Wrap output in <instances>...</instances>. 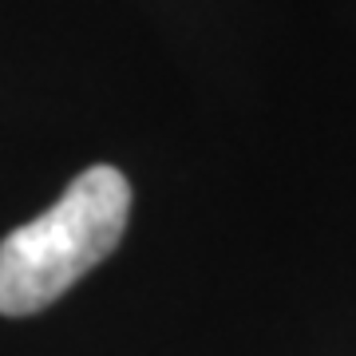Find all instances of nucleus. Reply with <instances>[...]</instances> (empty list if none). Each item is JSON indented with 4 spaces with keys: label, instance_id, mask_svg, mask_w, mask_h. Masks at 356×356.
Wrapping results in <instances>:
<instances>
[{
    "label": "nucleus",
    "instance_id": "1",
    "mask_svg": "<svg viewBox=\"0 0 356 356\" xmlns=\"http://www.w3.org/2000/svg\"><path fill=\"white\" fill-rule=\"evenodd\" d=\"M131 218V182L119 166H88L60 202L0 242V313L32 317L111 257Z\"/></svg>",
    "mask_w": 356,
    "mask_h": 356
}]
</instances>
